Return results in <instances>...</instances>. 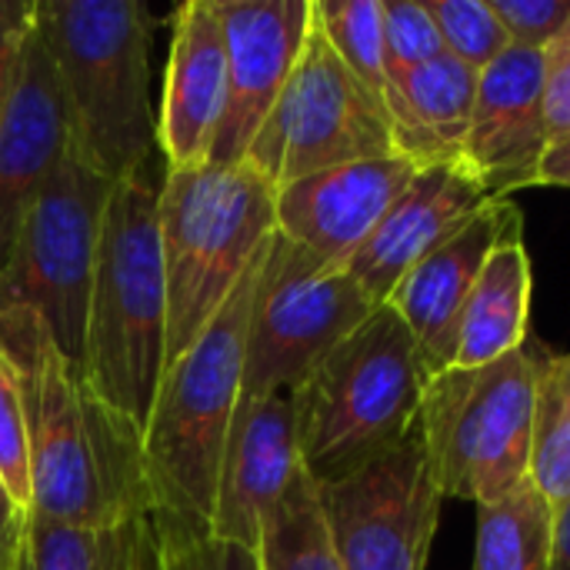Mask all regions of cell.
I'll list each match as a JSON object with an SVG mask.
<instances>
[{
	"instance_id": "obj_1",
	"label": "cell",
	"mask_w": 570,
	"mask_h": 570,
	"mask_svg": "<svg viewBox=\"0 0 570 570\" xmlns=\"http://www.w3.org/2000/svg\"><path fill=\"white\" fill-rule=\"evenodd\" d=\"M0 347L20 371L30 424V514L114 528L154 514L144 431L104 404L27 307L0 311Z\"/></svg>"
},
{
	"instance_id": "obj_2",
	"label": "cell",
	"mask_w": 570,
	"mask_h": 570,
	"mask_svg": "<svg viewBox=\"0 0 570 570\" xmlns=\"http://www.w3.org/2000/svg\"><path fill=\"white\" fill-rule=\"evenodd\" d=\"M33 23L60 80L77 157L110 184L150 170L157 147L150 7L144 0H33Z\"/></svg>"
},
{
	"instance_id": "obj_3",
	"label": "cell",
	"mask_w": 570,
	"mask_h": 570,
	"mask_svg": "<svg viewBox=\"0 0 570 570\" xmlns=\"http://www.w3.org/2000/svg\"><path fill=\"white\" fill-rule=\"evenodd\" d=\"M150 170L114 184L94 264L80 374L94 394L147 428L167 371V277Z\"/></svg>"
},
{
	"instance_id": "obj_4",
	"label": "cell",
	"mask_w": 570,
	"mask_h": 570,
	"mask_svg": "<svg viewBox=\"0 0 570 570\" xmlns=\"http://www.w3.org/2000/svg\"><path fill=\"white\" fill-rule=\"evenodd\" d=\"M264 257L267 247L204 334L167 364L144 428L154 514L194 531L210 528L220 458L240 404L247 334Z\"/></svg>"
},
{
	"instance_id": "obj_5",
	"label": "cell",
	"mask_w": 570,
	"mask_h": 570,
	"mask_svg": "<svg viewBox=\"0 0 570 570\" xmlns=\"http://www.w3.org/2000/svg\"><path fill=\"white\" fill-rule=\"evenodd\" d=\"M277 187L247 160L167 170L157 187V230L167 277V364L217 317L264 254Z\"/></svg>"
},
{
	"instance_id": "obj_6",
	"label": "cell",
	"mask_w": 570,
	"mask_h": 570,
	"mask_svg": "<svg viewBox=\"0 0 570 570\" xmlns=\"http://www.w3.org/2000/svg\"><path fill=\"white\" fill-rule=\"evenodd\" d=\"M431 377L401 314L381 304L291 391L301 461L314 484H331L404 441Z\"/></svg>"
},
{
	"instance_id": "obj_7",
	"label": "cell",
	"mask_w": 570,
	"mask_h": 570,
	"mask_svg": "<svg viewBox=\"0 0 570 570\" xmlns=\"http://www.w3.org/2000/svg\"><path fill=\"white\" fill-rule=\"evenodd\" d=\"M541 357L528 341L491 364L448 367L428 381L417 431L444 498L481 508L528 481Z\"/></svg>"
},
{
	"instance_id": "obj_8",
	"label": "cell",
	"mask_w": 570,
	"mask_h": 570,
	"mask_svg": "<svg viewBox=\"0 0 570 570\" xmlns=\"http://www.w3.org/2000/svg\"><path fill=\"white\" fill-rule=\"evenodd\" d=\"M110 190L114 184L67 147L60 167L27 207L0 264V311H33L77 371Z\"/></svg>"
},
{
	"instance_id": "obj_9",
	"label": "cell",
	"mask_w": 570,
	"mask_h": 570,
	"mask_svg": "<svg viewBox=\"0 0 570 570\" xmlns=\"http://www.w3.org/2000/svg\"><path fill=\"white\" fill-rule=\"evenodd\" d=\"M381 304L337 264L274 230L254 297L240 401L291 394Z\"/></svg>"
},
{
	"instance_id": "obj_10",
	"label": "cell",
	"mask_w": 570,
	"mask_h": 570,
	"mask_svg": "<svg viewBox=\"0 0 570 570\" xmlns=\"http://www.w3.org/2000/svg\"><path fill=\"white\" fill-rule=\"evenodd\" d=\"M391 154L397 150L384 104L347 70L317 13H311L294 73L257 130L247 164L274 187H287L341 164Z\"/></svg>"
},
{
	"instance_id": "obj_11",
	"label": "cell",
	"mask_w": 570,
	"mask_h": 570,
	"mask_svg": "<svg viewBox=\"0 0 570 570\" xmlns=\"http://www.w3.org/2000/svg\"><path fill=\"white\" fill-rule=\"evenodd\" d=\"M444 494L434 484L421 431L317 484L321 521L341 570H424Z\"/></svg>"
},
{
	"instance_id": "obj_12",
	"label": "cell",
	"mask_w": 570,
	"mask_h": 570,
	"mask_svg": "<svg viewBox=\"0 0 570 570\" xmlns=\"http://www.w3.org/2000/svg\"><path fill=\"white\" fill-rule=\"evenodd\" d=\"M227 47V94L207 164L234 167L271 117L307 40L314 0H214Z\"/></svg>"
},
{
	"instance_id": "obj_13",
	"label": "cell",
	"mask_w": 570,
	"mask_h": 570,
	"mask_svg": "<svg viewBox=\"0 0 570 570\" xmlns=\"http://www.w3.org/2000/svg\"><path fill=\"white\" fill-rule=\"evenodd\" d=\"M304 471L294 394L240 401L217 474L210 538L261 548V531Z\"/></svg>"
},
{
	"instance_id": "obj_14",
	"label": "cell",
	"mask_w": 570,
	"mask_h": 570,
	"mask_svg": "<svg viewBox=\"0 0 570 570\" xmlns=\"http://www.w3.org/2000/svg\"><path fill=\"white\" fill-rule=\"evenodd\" d=\"M491 200V190L464 160L421 167L344 271L374 304H387L397 284Z\"/></svg>"
},
{
	"instance_id": "obj_15",
	"label": "cell",
	"mask_w": 570,
	"mask_h": 570,
	"mask_svg": "<svg viewBox=\"0 0 570 570\" xmlns=\"http://www.w3.org/2000/svg\"><path fill=\"white\" fill-rule=\"evenodd\" d=\"M544 117V57L508 47L478 73L474 114L464 144V164L481 177L494 200L538 187V167L548 150Z\"/></svg>"
},
{
	"instance_id": "obj_16",
	"label": "cell",
	"mask_w": 570,
	"mask_h": 570,
	"mask_svg": "<svg viewBox=\"0 0 570 570\" xmlns=\"http://www.w3.org/2000/svg\"><path fill=\"white\" fill-rule=\"evenodd\" d=\"M421 167L407 157L341 164L277 187V234L314 257L344 267Z\"/></svg>"
},
{
	"instance_id": "obj_17",
	"label": "cell",
	"mask_w": 570,
	"mask_h": 570,
	"mask_svg": "<svg viewBox=\"0 0 570 570\" xmlns=\"http://www.w3.org/2000/svg\"><path fill=\"white\" fill-rule=\"evenodd\" d=\"M67 147L70 130L60 80L37 23H30L0 110V264L27 207L53 177Z\"/></svg>"
},
{
	"instance_id": "obj_18",
	"label": "cell",
	"mask_w": 570,
	"mask_h": 570,
	"mask_svg": "<svg viewBox=\"0 0 570 570\" xmlns=\"http://www.w3.org/2000/svg\"><path fill=\"white\" fill-rule=\"evenodd\" d=\"M514 234H524L518 204L511 197L491 200L454 237L431 250L391 294L387 304L401 314L434 374L451 367L461 311L491 250Z\"/></svg>"
},
{
	"instance_id": "obj_19",
	"label": "cell",
	"mask_w": 570,
	"mask_h": 570,
	"mask_svg": "<svg viewBox=\"0 0 570 570\" xmlns=\"http://www.w3.org/2000/svg\"><path fill=\"white\" fill-rule=\"evenodd\" d=\"M227 94L224 23L214 0L174 10V37L157 114V150L167 170L200 167L210 157Z\"/></svg>"
},
{
	"instance_id": "obj_20",
	"label": "cell",
	"mask_w": 570,
	"mask_h": 570,
	"mask_svg": "<svg viewBox=\"0 0 570 570\" xmlns=\"http://www.w3.org/2000/svg\"><path fill=\"white\" fill-rule=\"evenodd\" d=\"M474 90L478 70L448 53L411 73L391 77L384 114L394 134V150L417 167L464 160Z\"/></svg>"
},
{
	"instance_id": "obj_21",
	"label": "cell",
	"mask_w": 570,
	"mask_h": 570,
	"mask_svg": "<svg viewBox=\"0 0 570 570\" xmlns=\"http://www.w3.org/2000/svg\"><path fill=\"white\" fill-rule=\"evenodd\" d=\"M531 321V257L524 247V234L501 240L464 311L454 334L451 367H481L528 344Z\"/></svg>"
},
{
	"instance_id": "obj_22",
	"label": "cell",
	"mask_w": 570,
	"mask_h": 570,
	"mask_svg": "<svg viewBox=\"0 0 570 570\" xmlns=\"http://www.w3.org/2000/svg\"><path fill=\"white\" fill-rule=\"evenodd\" d=\"M554 538V508L521 481L511 494L478 508L474 570H548Z\"/></svg>"
},
{
	"instance_id": "obj_23",
	"label": "cell",
	"mask_w": 570,
	"mask_h": 570,
	"mask_svg": "<svg viewBox=\"0 0 570 570\" xmlns=\"http://www.w3.org/2000/svg\"><path fill=\"white\" fill-rule=\"evenodd\" d=\"M147 518L114 528H70L30 514L20 570H140Z\"/></svg>"
},
{
	"instance_id": "obj_24",
	"label": "cell",
	"mask_w": 570,
	"mask_h": 570,
	"mask_svg": "<svg viewBox=\"0 0 570 570\" xmlns=\"http://www.w3.org/2000/svg\"><path fill=\"white\" fill-rule=\"evenodd\" d=\"M528 478L551 508L570 498V351L541 357Z\"/></svg>"
},
{
	"instance_id": "obj_25",
	"label": "cell",
	"mask_w": 570,
	"mask_h": 570,
	"mask_svg": "<svg viewBox=\"0 0 570 570\" xmlns=\"http://www.w3.org/2000/svg\"><path fill=\"white\" fill-rule=\"evenodd\" d=\"M261 568L264 570H341L317 504V484L307 471L297 474L277 511L261 531Z\"/></svg>"
},
{
	"instance_id": "obj_26",
	"label": "cell",
	"mask_w": 570,
	"mask_h": 570,
	"mask_svg": "<svg viewBox=\"0 0 570 570\" xmlns=\"http://www.w3.org/2000/svg\"><path fill=\"white\" fill-rule=\"evenodd\" d=\"M314 13L347 63V70L384 104L387 53H384V3L381 0H314Z\"/></svg>"
},
{
	"instance_id": "obj_27",
	"label": "cell",
	"mask_w": 570,
	"mask_h": 570,
	"mask_svg": "<svg viewBox=\"0 0 570 570\" xmlns=\"http://www.w3.org/2000/svg\"><path fill=\"white\" fill-rule=\"evenodd\" d=\"M424 7L441 33L444 53L478 73L511 47L491 0H424Z\"/></svg>"
},
{
	"instance_id": "obj_28",
	"label": "cell",
	"mask_w": 570,
	"mask_h": 570,
	"mask_svg": "<svg viewBox=\"0 0 570 570\" xmlns=\"http://www.w3.org/2000/svg\"><path fill=\"white\" fill-rule=\"evenodd\" d=\"M0 481L20 511L30 514V424L20 371L0 347Z\"/></svg>"
},
{
	"instance_id": "obj_29",
	"label": "cell",
	"mask_w": 570,
	"mask_h": 570,
	"mask_svg": "<svg viewBox=\"0 0 570 570\" xmlns=\"http://www.w3.org/2000/svg\"><path fill=\"white\" fill-rule=\"evenodd\" d=\"M150 524L164 570H264L261 551L254 548L217 541L207 531L184 528L160 514H150Z\"/></svg>"
},
{
	"instance_id": "obj_30",
	"label": "cell",
	"mask_w": 570,
	"mask_h": 570,
	"mask_svg": "<svg viewBox=\"0 0 570 570\" xmlns=\"http://www.w3.org/2000/svg\"><path fill=\"white\" fill-rule=\"evenodd\" d=\"M381 3H384L387 80L444 57L441 33H438L424 0H381Z\"/></svg>"
},
{
	"instance_id": "obj_31",
	"label": "cell",
	"mask_w": 570,
	"mask_h": 570,
	"mask_svg": "<svg viewBox=\"0 0 570 570\" xmlns=\"http://www.w3.org/2000/svg\"><path fill=\"white\" fill-rule=\"evenodd\" d=\"M511 47L544 53L570 23V0H491Z\"/></svg>"
},
{
	"instance_id": "obj_32",
	"label": "cell",
	"mask_w": 570,
	"mask_h": 570,
	"mask_svg": "<svg viewBox=\"0 0 570 570\" xmlns=\"http://www.w3.org/2000/svg\"><path fill=\"white\" fill-rule=\"evenodd\" d=\"M541 57H544L548 137L551 140H564V137H570V23Z\"/></svg>"
},
{
	"instance_id": "obj_33",
	"label": "cell",
	"mask_w": 570,
	"mask_h": 570,
	"mask_svg": "<svg viewBox=\"0 0 570 570\" xmlns=\"http://www.w3.org/2000/svg\"><path fill=\"white\" fill-rule=\"evenodd\" d=\"M30 23H33V0H0V110H3L17 53Z\"/></svg>"
},
{
	"instance_id": "obj_34",
	"label": "cell",
	"mask_w": 570,
	"mask_h": 570,
	"mask_svg": "<svg viewBox=\"0 0 570 570\" xmlns=\"http://www.w3.org/2000/svg\"><path fill=\"white\" fill-rule=\"evenodd\" d=\"M27 524L30 514L17 508L0 481V570H20L27 554Z\"/></svg>"
},
{
	"instance_id": "obj_35",
	"label": "cell",
	"mask_w": 570,
	"mask_h": 570,
	"mask_svg": "<svg viewBox=\"0 0 570 570\" xmlns=\"http://www.w3.org/2000/svg\"><path fill=\"white\" fill-rule=\"evenodd\" d=\"M538 187H564L570 190V137L551 140L541 167H538Z\"/></svg>"
},
{
	"instance_id": "obj_36",
	"label": "cell",
	"mask_w": 570,
	"mask_h": 570,
	"mask_svg": "<svg viewBox=\"0 0 570 570\" xmlns=\"http://www.w3.org/2000/svg\"><path fill=\"white\" fill-rule=\"evenodd\" d=\"M548 570H570V498L561 508H554V538H551Z\"/></svg>"
},
{
	"instance_id": "obj_37",
	"label": "cell",
	"mask_w": 570,
	"mask_h": 570,
	"mask_svg": "<svg viewBox=\"0 0 570 570\" xmlns=\"http://www.w3.org/2000/svg\"><path fill=\"white\" fill-rule=\"evenodd\" d=\"M140 570H164L160 564V551H157V538H154V524L147 518V528H144V551H140Z\"/></svg>"
}]
</instances>
